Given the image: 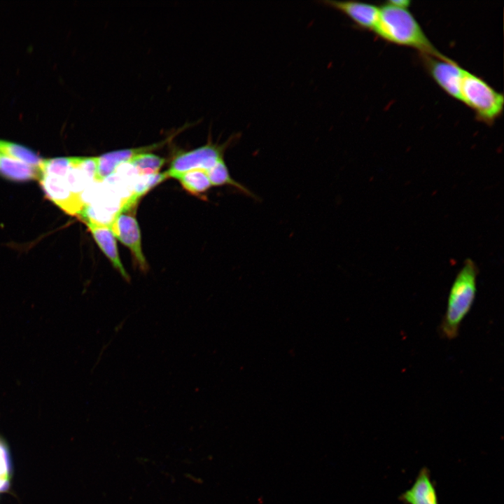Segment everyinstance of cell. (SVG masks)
Wrapping results in <instances>:
<instances>
[{
  "mask_svg": "<svg viewBox=\"0 0 504 504\" xmlns=\"http://www.w3.org/2000/svg\"><path fill=\"white\" fill-rule=\"evenodd\" d=\"M374 31L382 39L412 48L421 55L444 56L434 47L408 8L387 1L379 6V15Z\"/></svg>",
  "mask_w": 504,
  "mask_h": 504,
  "instance_id": "obj_1",
  "label": "cell"
},
{
  "mask_svg": "<svg viewBox=\"0 0 504 504\" xmlns=\"http://www.w3.org/2000/svg\"><path fill=\"white\" fill-rule=\"evenodd\" d=\"M477 274L476 263L468 258L453 281L440 325L442 336L449 340L458 336L461 323L472 308L477 293Z\"/></svg>",
  "mask_w": 504,
  "mask_h": 504,
  "instance_id": "obj_2",
  "label": "cell"
},
{
  "mask_svg": "<svg viewBox=\"0 0 504 504\" xmlns=\"http://www.w3.org/2000/svg\"><path fill=\"white\" fill-rule=\"evenodd\" d=\"M71 160L72 158H56L43 160L39 181L50 200L67 214L76 215L80 214L85 204L71 192L65 178Z\"/></svg>",
  "mask_w": 504,
  "mask_h": 504,
  "instance_id": "obj_3",
  "label": "cell"
},
{
  "mask_svg": "<svg viewBox=\"0 0 504 504\" xmlns=\"http://www.w3.org/2000/svg\"><path fill=\"white\" fill-rule=\"evenodd\" d=\"M461 102L475 113L479 120L491 125L503 111L504 97L482 78L465 69L461 85Z\"/></svg>",
  "mask_w": 504,
  "mask_h": 504,
  "instance_id": "obj_4",
  "label": "cell"
},
{
  "mask_svg": "<svg viewBox=\"0 0 504 504\" xmlns=\"http://www.w3.org/2000/svg\"><path fill=\"white\" fill-rule=\"evenodd\" d=\"M241 136L240 133L233 134L223 144H207L188 152L177 155L166 171L169 177L194 169H202L206 172L212 169L221 160L224 159L225 150L237 142Z\"/></svg>",
  "mask_w": 504,
  "mask_h": 504,
  "instance_id": "obj_5",
  "label": "cell"
},
{
  "mask_svg": "<svg viewBox=\"0 0 504 504\" xmlns=\"http://www.w3.org/2000/svg\"><path fill=\"white\" fill-rule=\"evenodd\" d=\"M436 83L449 96L461 100V85L465 69L446 56L421 55Z\"/></svg>",
  "mask_w": 504,
  "mask_h": 504,
  "instance_id": "obj_6",
  "label": "cell"
},
{
  "mask_svg": "<svg viewBox=\"0 0 504 504\" xmlns=\"http://www.w3.org/2000/svg\"><path fill=\"white\" fill-rule=\"evenodd\" d=\"M109 226L114 237L130 249L140 269L146 272L148 264L143 253L140 229L135 217L125 212H117Z\"/></svg>",
  "mask_w": 504,
  "mask_h": 504,
  "instance_id": "obj_7",
  "label": "cell"
},
{
  "mask_svg": "<svg viewBox=\"0 0 504 504\" xmlns=\"http://www.w3.org/2000/svg\"><path fill=\"white\" fill-rule=\"evenodd\" d=\"M323 5L340 11L360 29L374 30L379 15V6L354 1L323 0Z\"/></svg>",
  "mask_w": 504,
  "mask_h": 504,
  "instance_id": "obj_8",
  "label": "cell"
},
{
  "mask_svg": "<svg viewBox=\"0 0 504 504\" xmlns=\"http://www.w3.org/2000/svg\"><path fill=\"white\" fill-rule=\"evenodd\" d=\"M398 500L403 504H439L436 487L427 467L420 469L413 484Z\"/></svg>",
  "mask_w": 504,
  "mask_h": 504,
  "instance_id": "obj_9",
  "label": "cell"
},
{
  "mask_svg": "<svg viewBox=\"0 0 504 504\" xmlns=\"http://www.w3.org/2000/svg\"><path fill=\"white\" fill-rule=\"evenodd\" d=\"M163 144L161 142L144 147L115 150L97 157L94 181L102 182L113 174L120 164L127 163L135 155L150 151Z\"/></svg>",
  "mask_w": 504,
  "mask_h": 504,
  "instance_id": "obj_10",
  "label": "cell"
},
{
  "mask_svg": "<svg viewBox=\"0 0 504 504\" xmlns=\"http://www.w3.org/2000/svg\"><path fill=\"white\" fill-rule=\"evenodd\" d=\"M85 223L95 241L111 262L113 267L120 273L125 280L129 281L130 276L120 260L115 237L111 232L110 226L92 223Z\"/></svg>",
  "mask_w": 504,
  "mask_h": 504,
  "instance_id": "obj_11",
  "label": "cell"
},
{
  "mask_svg": "<svg viewBox=\"0 0 504 504\" xmlns=\"http://www.w3.org/2000/svg\"><path fill=\"white\" fill-rule=\"evenodd\" d=\"M0 174L14 181L39 179L40 169L0 153Z\"/></svg>",
  "mask_w": 504,
  "mask_h": 504,
  "instance_id": "obj_12",
  "label": "cell"
},
{
  "mask_svg": "<svg viewBox=\"0 0 504 504\" xmlns=\"http://www.w3.org/2000/svg\"><path fill=\"white\" fill-rule=\"evenodd\" d=\"M167 178L169 176L166 172L140 176L130 197L122 202L118 212H127L131 209H134L141 197Z\"/></svg>",
  "mask_w": 504,
  "mask_h": 504,
  "instance_id": "obj_13",
  "label": "cell"
},
{
  "mask_svg": "<svg viewBox=\"0 0 504 504\" xmlns=\"http://www.w3.org/2000/svg\"><path fill=\"white\" fill-rule=\"evenodd\" d=\"M190 193L201 196L212 186L207 175V172L202 169H194L173 176Z\"/></svg>",
  "mask_w": 504,
  "mask_h": 504,
  "instance_id": "obj_14",
  "label": "cell"
},
{
  "mask_svg": "<svg viewBox=\"0 0 504 504\" xmlns=\"http://www.w3.org/2000/svg\"><path fill=\"white\" fill-rule=\"evenodd\" d=\"M0 153L38 168H39L43 161L38 155L29 148L18 144L2 141H0Z\"/></svg>",
  "mask_w": 504,
  "mask_h": 504,
  "instance_id": "obj_15",
  "label": "cell"
},
{
  "mask_svg": "<svg viewBox=\"0 0 504 504\" xmlns=\"http://www.w3.org/2000/svg\"><path fill=\"white\" fill-rule=\"evenodd\" d=\"M165 160L153 153H142L133 157L127 164L133 167L140 176L158 173Z\"/></svg>",
  "mask_w": 504,
  "mask_h": 504,
  "instance_id": "obj_16",
  "label": "cell"
}]
</instances>
